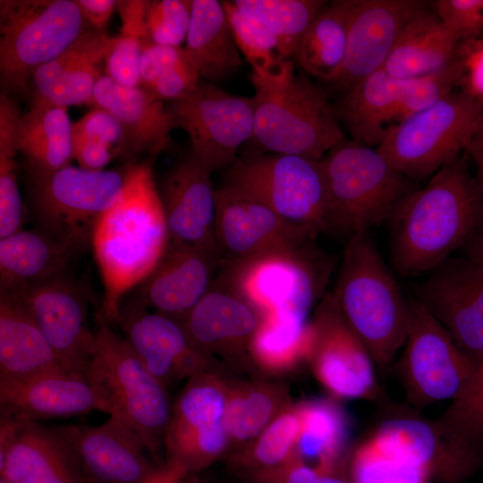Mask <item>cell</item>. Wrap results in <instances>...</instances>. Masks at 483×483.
Here are the masks:
<instances>
[{
    "label": "cell",
    "mask_w": 483,
    "mask_h": 483,
    "mask_svg": "<svg viewBox=\"0 0 483 483\" xmlns=\"http://www.w3.org/2000/svg\"><path fill=\"white\" fill-rule=\"evenodd\" d=\"M96 344L86 376L107 414L132 428L154 452L167 428L171 408L163 386L144 367L125 337L97 316Z\"/></svg>",
    "instance_id": "6"
},
{
    "label": "cell",
    "mask_w": 483,
    "mask_h": 483,
    "mask_svg": "<svg viewBox=\"0 0 483 483\" xmlns=\"http://www.w3.org/2000/svg\"><path fill=\"white\" fill-rule=\"evenodd\" d=\"M352 483H429L419 468L383 451L369 436L352 462Z\"/></svg>",
    "instance_id": "42"
},
{
    "label": "cell",
    "mask_w": 483,
    "mask_h": 483,
    "mask_svg": "<svg viewBox=\"0 0 483 483\" xmlns=\"http://www.w3.org/2000/svg\"><path fill=\"white\" fill-rule=\"evenodd\" d=\"M58 369L67 368L30 314L0 292V380H21Z\"/></svg>",
    "instance_id": "28"
},
{
    "label": "cell",
    "mask_w": 483,
    "mask_h": 483,
    "mask_svg": "<svg viewBox=\"0 0 483 483\" xmlns=\"http://www.w3.org/2000/svg\"><path fill=\"white\" fill-rule=\"evenodd\" d=\"M221 260L218 253L170 240L162 259L127 304L180 320L208 292Z\"/></svg>",
    "instance_id": "20"
},
{
    "label": "cell",
    "mask_w": 483,
    "mask_h": 483,
    "mask_svg": "<svg viewBox=\"0 0 483 483\" xmlns=\"http://www.w3.org/2000/svg\"><path fill=\"white\" fill-rule=\"evenodd\" d=\"M199 80L198 72L184 55L178 62L164 70L147 89H143L158 100L172 102L193 91Z\"/></svg>",
    "instance_id": "51"
},
{
    "label": "cell",
    "mask_w": 483,
    "mask_h": 483,
    "mask_svg": "<svg viewBox=\"0 0 483 483\" xmlns=\"http://www.w3.org/2000/svg\"><path fill=\"white\" fill-rule=\"evenodd\" d=\"M470 154L472 157L474 163L476 165L475 176L477 177L479 183L483 187V148L470 151Z\"/></svg>",
    "instance_id": "58"
},
{
    "label": "cell",
    "mask_w": 483,
    "mask_h": 483,
    "mask_svg": "<svg viewBox=\"0 0 483 483\" xmlns=\"http://www.w3.org/2000/svg\"><path fill=\"white\" fill-rule=\"evenodd\" d=\"M241 54L263 78L281 75L292 63L280 54L275 36L261 23L242 13L233 1L222 2Z\"/></svg>",
    "instance_id": "39"
},
{
    "label": "cell",
    "mask_w": 483,
    "mask_h": 483,
    "mask_svg": "<svg viewBox=\"0 0 483 483\" xmlns=\"http://www.w3.org/2000/svg\"><path fill=\"white\" fill-rule=\"evenodd\" d=\"M211 174L190 152L165 174L159 193L170 240L221 256L215 235Z\"/></svg>",
    "instance_id": "23"
},
{
    "label": "cell",
    "mask_w": 483,
    "mask_h": 483,
    "mask_svg": "<svg viewBox=\"0 0 483 483\" xmlns=\"http://www.w3.org/2000/svg\"><path fill=\"white\" fill-rule=\"evenodd\" d=\"M21 116L15 99L0 95V238L22 229L23 204L18 186L15 160L16 127Z\"/></svg>",
    "instance_id": "37"
},
{
    "label": "cell",
    "mask_w": 483,
    "mask_h": 483,
    "mask_svg": "<svg viewBox=\"0 0 483 483\" xmlns=\"http://www.w3.org/2000/svg\"><path fill=\"white\" fill-rule=\"evenodd\" d=\"M318 483H346L344 480L334 477L328 472L321 473L319 477Z\"/></svg>",
    "instance_id": "60"
},
{
    "label": "cell",
    "mask_w": 483,
    "mask_h": 483,
    "mask_svg": "<svg viewBox=\"0 0 483 483\" xmlns=\"http://www.w3.org/2000/svg\"><path fill=\"white\" fill-rule=\"evenodd\" d=\"M409 322L395 372L414 409L455 398L477 364L416 299L408 301Z\"/></svg>",
    "instance_id": "12"
},
{
    "label": "cell",
    "mask_w": 483,
    "mask_h": 483,
    "mask_svg": "<svg viewBox=\"0 0 483 483\" xmlns=\"http://www.w3.org/2000/svg\"><path fill=\"white\" fill-rule=\"evenodd\" d=\"M114 151L103 144L96 142H83L72 146V157L80 168L90 171L104 170L111 161Z\"/></svg>",
    "instance_id": "53"
},
{
    "label": "cell",
    "mask_w": 483,
    "mask_h": 483,
    "mask_svg": "<svg viewBox=\"0 0 483 483\" xmlns=\"http://www.w3.org/2000/svg\"><path fill=\"white\" fill-rule=\"evenodd\" d=\"M300 417V451L306 457L320 461L318 469L320 474L328 472L339 453L344 436L342 414L332 404L315 402L306 406Z\"/></svg>",
    "instance_id": "40"
},
{
    "label": "cell",
    "mask_w": 483,
    "mask_h": 483,
    "mask_svg": "<svg viewBox=\"0 0 483 483\" xmlns=\"http://www.w3.org/2000/svg\"><path fill=\"white\" fill-rule=\"evenodd\" d=\"M370 437L386 453L423 470L435 483H466L480 468L483 453L455 444L436 419L394 405Z\"/></svg>",
    "instance_id": "15"
},
{
    "label": "cell",
    "mask_w": 483,
    "mask_h": 483,
    "mask_svg": "<svg viewBox=\"0 0 483 483\" xmlns=\"http://www.w3.org/2000/svg\"><path fill=\"white\" fill-rule=\"evenodd\" d=\"M76 251L37 227L0 238V292L68 274Z\"/></svg>",
    "instance_id": "31"
},
{
    "label": "cell",
    "mask_w": 483,
    "mask_h": 483,
    "mask_svg": "<svg viewBox=\"0 0 483 483\" xmlns=\"http://www.w3.org/2000/svg\"><path fill=\"white\" fill-rule=\"evenodd\" d=\"M320 474L307 466H298L290 474L286 483H318Z\"/></svg>",
    "instance_id": "55"
},
{
    "label": "cell",
    "mask_w": 483,
    "mask_h": 483,
    "mask_svg": "<svg viewBox=\"0 0 483 483\" xmlns=\"http://www.w3.org/2000/svg\"><path fill=\"white\" fill-rule=\"evenodd\" d=\"M482 112L483 104L454 89L435 105L390 125L377 149L409 179L428 177L468 149Z\"/></svg>",
    "instance_id": "9"
},
{
    "label": "cell",
    "mask_w": 483,
    "mask_h": 483,
    "mask_svg": "<svg viewBox=\"0 0 483 483\" xmlns=\"http://www.w3.org/2000/svg\"><path fill=\"white\" fill-rule=\"evenodd\" d=\"M269 208L313 234L329 230L320 160L288 154L237 157L224 185Z\"/></svg>",
    "instance_id": "10"
},
{
    "label": "cell",
    "mask_w": 483,
    "mask_h": 483,
    "mask_svg": "<svg viewBox=\"0 0 483 483\" xmlns=\"http://www.w3.org/2000/svg\"><path fill=\"white\" fill-rule=\"evenodd\" d=\"M334 299L375 366L386 371L404 344L409 306L367 233L348 238Z\"/></svg>",
    "instance_id": "3"
},
{
    "label": "cell",
    "mask_w": 483,
    "mask_h": 483,
    "mask_svg": "<svg viewBox=\"0 0 483 483\" xmlns=\"http://www.w3.org/2000/svg\"><path fill=\"white\" fill-rule=\"evenodd\" d=\"M192 0L147 1L145 28L152 42L181 47L186 41L191 20Z\"/></svg>",
    "instance_id": "45"
},
{
    "label": "cell",
    "mask_w": 483,
    "mask_h": 483,
    "mask_svg": "<svg viewBox=\"0 0 483 483\" xmlns=\"http://www.w3.org/2000/svg\"><path fill=\"white\" fill-rule=\"evenodd\" d=\"M435 8L458 42L483 34V0H437Z\"/></svg>",
    "instance_id": "47"
},
{
    "label": "cell",
    "mask_w": 483,
    "mask_h": 483,
    "mask_svg": "<svg viewBox=\"0 0 483 483\" xmlns=\"http://www.w3.org/2000/svg\"><path fill=\"white\" fill-rule=\"evenodd\" d=\"M419 0H356L344 62L329 81L348 90L383 68L404 27L427 12Z\"/></svg>",
    "instance_id": "21"
},
{
    "label": "cell",
    "mask_w": 483,
    "mask_h": 483,
    "mask_svg": "<svg viewBox=\"0 0 483 483\" xmlns=\"http://www.w3.org/2000/svg\"><path fill=\"white\" fill-rule=\"evenodd\" d=\"M90 105L106 110L119 123L123 136L116 155L130 162L143 153L154 158L172 148L174 118L164 101L142 88L122 86L104 74Z\"/></svg>",
    "instance_id": "24"
},
{
    "label": "cell",
    "mask_w": 483,
    "mask_h": 483,
    "mask_svg": "<svg viewBox=\"0 0 483 483\" xmlns=\"http://www.w3.org/2000/svg\"><path fill=\"white\" fill-rule=\"evenodd\" d=\"M320 164L329 229L348 238L389 221L401 202L416 190L377 148L354 140H343Z\"/></svg>",
    "instance_id": "5"
},
{
    "label": "cell",
    "mask_w": 483,
    "mask_h": 483,
    "mask_svg": "<svg viewBox=\"0 0 483 483\" xmlns=\"http://www.w3.org/2000/svg\"><path fill=\"white\" fill-rule=\"evenodd\" d=\"M49 429L79 483H147L157 475L143 439L116 417L97 426L66 424Z\"/></svg>",
    "instance_id": "13"
},
{
    "label": "cell",
    "mask_w": 483,
    "mask_h": 483,
    "mask_svg": "<svg viewBox=\"0 0 483 483\" xmlns=\"http://www.w3.org/2000/svg\"><path fill=\"white\" fill-rule=\"evenodd\" d=\"M462 257L483 263V229L462 249Z\"/></svg>",
    "instance_id": "56"
},
{
    "label": "cell",
    "mask_w": 483,
    "mask_h": 483,
    "mask_svg": "<svg viewBox=\"0 0 483 483\" xmlns=\"http://www.w3.org/2000/svg\"><path fill=\"white\" fill-rule=\"evenodd\" d=\"M0 479L6 483H79L49 427L1 413Z\"/></svg>",
    "instance_id": "27"
},
{
    "label": "cell",
    "mask_w": 483,
    "mask_h": 483,
    "mask_svg": "<svg viewBox=\"0 0 483 483\" xmlns=\"http://www.w3.org/2000/svg\"><path fill=\"white\" fill-rule=\"evenodd\" d=\"M147 483H176V477H174L171 473L167 475L157 474L153 479H151Z\"/></svg>",
    "instance_id": "59"
},
{
    "label": "cell",
    "mask_w": 483,
    "mask_h": 483,
    "mask_svg": "<svg viewBox=\"0 0 483 483\" xmlns=\"http://www.w3.org/2000/svg\"><path fill=\"white\" fill-rule=\"evenodd\" d=\"M75 2L88 25L99 31H104L118 4V1L114 0H75Z\"/></svg>",
    "instance_id": "54"
},
{
    "label": "cell",
    "mask_w": 483,
    "mask_h": 483,
    "mask_svg": "<svg viewBox=\"0 0 483 483\" xmlns=\"http://www.w3.org/2000/svg\"><path fill=\"white\" fill-rule=\"evenodd\" d=\"M215 198V235L222 259H245L299 249L314 235L227 187L216 189Z\"/></svg>",
    "instance_id": "18"
},
{
    "label": "cell",
    "mask_w": 483,
    "mask_h": 483,
    "mask_svg": "<svg viewBox=\"0 0 483 483\" xmlns=\"http://www.w3.org/2000/svg\"><path fill=\"white\" fill-rule=\"evenodd\" d=\"M5 293L30 314L65 368L86 373L96 338L88 324L89 296L80 284L64 274Z\"/></svg>",
    "instance_id": "16"
},
{
    "label": "cell",
    "mask_w": 483,
    "mask_h": 483,
    "mask_svg": "<svg viewBox=\"0 0 483 483\" xmlns=\"http://www.w3.org/2000/svg\"><path fill=\"white\" fill-rule=\"evenodd\" d=\"M255 89L252 138L266 151L321 160L345 140L326 93L293 63L275 78L250 75Z\"/></svg>",
    "instance_id": "4"
},
{
    "label": "cell",
    "mask_w": 483,
    "mask_h": 483,
    "mask_svg": "<svg viewBox=\"0 0 483 483\" xmlns=\"http://www.w3.org/2000/svg\"><path fill=\"white\" fill-rule=\"evenodd\" d=\"M390 222V258L404 277L431 272L483 229V187L462 158L410 193Z\"/></svg>",
    "instance_id": "2"
},
{
    "label": "cell",
    "mask_w": 483,
    "mask_h": 483,
    "mask_svg": "<svg viewBox=\"0 0 483 483\" xmlns=\"http://www.w3.org/2000/svg\"><path fill=\"white\" fill-rule=\"evenodd\" d=\"M483 148V112L478 121L475 131L470 140L468 151H472Z\"/></svg>",
    "instance_id": "57"
},
{
    "label": "cell",
    "mask_w": 483,
    "mask_h": 483,
    "mask_svg": "<svg viewBox=\"0 0 483 483\" xmlns=\"http://www.w3.org/2000/svg\"><path fill=\"white\" fill-rule=\"evenodd\" d=\"M307 244L245 259H222L216 281L233 292L261 320L306 325L318 283Z\"/></svg>",
    "instance_id": "11"
},
{
    "label": "cell",
    "mask_w": 483,
    "mask_h": 483,
    "mask_svg": "<svg viewBox=\"0 0 483 483\" xmlns=\"http://www.w3.org/2000/svg\"><path fill=\"white\" fill-rule=\"evenodd\" d=\"M301 428L300 415L281 416L260 437L256 448L257 458L267 464H274L283 460L293 442L298 439Z\"/></svg>",
    "instance_id": "50"
},
{
    "label": "cell",
    "mask_w": 483,
    "mask_h": 483,
    "mask_svg": "<svg viewBox=\"0 0 483 483\" xmlns=\"http://www.w3.org/2000/svg\"><path fill=\"white\" fill-rule=\"evenodd\" d=\"M416 300L477 364L483 361V263L450 258L414 287Z\"/></svg>",
    "instance_id": "17"
},
{
    "label": "cell",
    "mask_w": 483,
    "mask_h": 483,
    "mask_svg": "<svg viewBox=\"0 0 483 483\" xmlns=\"http://www.w3.org/2000/svg\"><path fill=\"white\" fill-rule=\"evenodd\" d=\"M0 483H6L4 479H0Z\"/></svg>",
    "instance_id": "61"
},
{
    "label": "cell",
    "mask_w": 483,
    "mask_h": 483,
    "mask_svg": "<svg viewBox=\"0 0 483 483\" xmlns=\"http://www.w3.org/2000/svg\"><path fill=\"white\" fill-rule=\"evenodd\" d=\"M407 80L389 75L383 68L348 90L338 111L354 141L378 147L394 123Z\"/></svg>",
    "instance_id": "32"
},
{
    "label": "cell",
    "mask_w": 483,
    "mask_h": 483,
    "mask_svg": "<svg viewBox=\"0 0 483 483\" xmlns=\"http://www.w3.org/2000/svg\"><path fill=\"white\" fill-rule=\"evenodd\" d=\"M91 411L107 414L86 373L58 369L21 380H0V413L39 422Z\"/></svg>",
    "instance_id": "22"
},
{
    "label": "cell",
    "mask_w": 483,
    "mask_h": 483,
    "mask_svg": "<svg viewBox=\"0 0 483 483\" xmlns=\"http://www.w3.org/2000/svg\"><path fill=\"white\" fill-rule=\"evenodd\" d=\"M457 44L440 19L427 11L404 27L383 69L399 80L430 73L450 62Z\"/></svg>",
    "instance_id": "34"
},
{
    "label": "cell",
    "mask_w": 483,
    "mask_h": 483,
    "mask_svg": "<svg viewBox=\"0 0 483 483\" xmlns=\"http://www.w3.org/2000/svg\"><path fill=\"white\" fill-rule=\"evenodd\" d=\"M153 157L124 165V185L115 202L97 219L91 238L103 286L98 313L114 324L125 295L154 271L170 242Z\"/></svg>",
    "instance_id": "1"
},
{
    "label": "cell",
    "mask_w": 483,
    "mask_h": 483,
    "mask_svg": "<svg viewBox=\"0 0 483 483\" xmlns=\"http://www.w3.org/2000/svg\"><path fill=\"white\" fill-rule=\"evenodd\" d=\"M437 420L455 444L483 453V361Z\"/></svg>",
    "instance_id": "41"
},
{
    "label": "cell",
    "mask_w": 483,
    "mask_h": 483,
    "mask_svg": "<svg viewBox=\"0 0 483 483\" xmlns=\"http://www.w3.org/2000/svg\"><path fill=\"white\" fill-rule=\"evenodd\" d=\"M244 14L266 27L276 38L280 54L296 58L301 38L328 4L323 0H234Z\"/></svg>",
    "instance_id": "36"
},
{
    "label": "cell",
    "mask_w": 483,
    "mask_h": 483,
    "mask_svg": "<svg viewBox=\"0 0 483 483\" xmlns=\"http://www.w3.org/2000/svg\"><path fill=\"white\" fill-rule=\"evenodd\" d=\"M271 411V400L263 394L253 393L225 407L224 424L230 435L239 439L249 438L261 430Z\"/></svg>",
    "instance_id": "46"
},
{
    "label": "cell",
    "mask_w": 483,
    "mask_h": 483,
    "mask_svg": "<svg viewBox=\"0 0 483 483\" xmlns=\"http://www.w3.org/2000/svg\"><path fill=\"white\" fill-rule=\"evenodd\" d=\"M72 127L67 108L32 102L16 127L17 148L25 158L26 171L51 173L69 165L73 159Z\"/></svg>",
    "instance_id": "33"
},
{
    "label": "cell",
    "mask_w": 483,
    "mask_h": 483,
    "mask_svg": "<svg viewBox=\"0 0 483 483\" xmlns=\"http://www.w3.org/2000/svg\"><path fill=\"white\" fill-rule=\"evenodd\" d=\"M26 172L37 228L77 250L90 244L97 219L119 198L125 179L124 166L90 171L69 165L51 173Z\"/></svg>",
    "instance_id": "8"
},
{
    "label": "cell",
    "mask_w": 483,
    "mask_h": 483,
    "mask_svg": "<svg viewBox=\"0 0 483 483\" xmlns=\"http://www.w3.org/2000/svg\"><path fill=\"white\" fill-rule=\"evenodd\" d=\"M183 47L200 80L214 84L233 76L242 64L222 2L192 0L191 20Z\"/></svg>",
    "instance_id": "29"
},
{
    "label": "cell",
    "mask_w": 483,
    "mask_h": 483,
    "mask_svg": "<svg viewBox=\"0 0 483 483\" xmlns=\"http://www.w3.org/2000/svg\"><path fill=\"white\" fill-rule=\"evenodd\" d=\"M177 321L202 353L253 336L260 324L256 311L216 279L202 299Z\"/></svg>",
    "instance_id": "30"
},
{
    "label": "cell",
    "mask_w": 483,
    "mask_h": 483,
    "mask_svg": "<svg viewBox=\"0 0 483 483\" xmlns=\"http://www.w3.org/2000/svg\"><path fill=\"white\" fill-rule=\"evenodd\" d=\"M114 37L91 28L32 75V102L68 108L90 104L94 89L103 76L100 66L106 62Z\"/></svg>",
    "instance_id": "26"
},
{
    "label": "cell",
    "mask_w": 483,
    "mask_h": 483,
    "mask_svg": "<svg viewBox=\"0 0 483 483\" xmlns=\"http://www.w3.org/2000/svg\"><path fill=\"white\" fill-rule=\"evenodd\" d=\"M147 370L163 386L199 369L201 352L181 324L165 315L123 303L114 322Z\"/></svg>",
    "instance_id": "25"
},
{
    "label": "cell",
    "mask_w": 483,
    "mask_h": 483,
    "mask_svg": "<svg viewBox=\"0 0 483 483\" xmlns=\"http://www.w3.org/2000/svg\"><path fill=\"white\" fill-rule=\"evenodd\" d=\"M458 79L459 65L453 55L450 62L442 68L407 80L393 124L445 98L457 87Z\"/></svg>",
    "instance_id": "44"
},
{
    "label": "cell",
    "mask_w": 483,
    "mask_h": 483,
    "mask_svg": "<svg viewBox=\"0 0 483 483\" xmlns=\"http://www.w3.org/2000/svg\"><path fill=\"white\" fill-rule=\"evenodd\" d=\"M184 55L182 47L160 45L145 38L140 60V87L147 89L164 70L178 62Z\"/></svg>",
    "instance_id": "52"
},
{
    "label": "cell",
    "mask_w": 483,
    "mask_h": 483,
    "mask_svg": "<svg viewBox=\"0 0 483 483\" xmlns=\"http://www.w3.org/2000/svg\"><path fill=\"white\" fill-rule=\"evenodd\" d=\"M312 339L311 326L263 320L252 336L255 354L270 365H283L309 353Z\"/></svg>",
    "instance_id": "43"
},
{
    "label": "cell",
    "mask_w": 483,
    "mask_h": 483,
    "mask_svg": "<svg viewBox=\"0 0 483 483\" xmlns=\"http://www.w3.org/2000/svg\"><path fill=\"white\" fill-rule=\"evenodd\" d=\"M122 129L117 120L106 110L93 106L72 127V148L83 142H96L116 149L122 140ZM115 155L116 152L114 151Z\"/></svg>",
    "instance_id": "49"
},
{
    "label": "cell",
    "mask_w": 483,
    "mask_h": 483,
    "mask_svg": "<svg viewBox=\"0 0 483 483\" xmlns=\"http://www.w3.org/2000/svg\"><path fill=\"white\" fill-rule=\"evenodd\" d=\"M356 0L328 4L306 30L295 60L312 75L331 81L345 59Z\"/></svg>",
    "instance_id": "35"
},
{
    "label": "cell",
    "mask_w": 483,
    "mask_h": 483,
    "mask_svg": "<svg viewBox=\"0 0 483 483\" xmlns=\"http://www.w3.org/2000/svg\"><path fill=\"white\" fill-rule=\"evenodd\" d=\"M87 25L75 0H1L2 92L29 94L37 69L64 52Z\"/></svg>",
    "instance_id": "7"
},
{
    "label": "cell",
    "mask_w": 483,
    "mask_h": 483,
    "mask_svg": "<svg viewBox=\"0 0 483 483\" xmlns=\"http://www.w3.org/2000/svg\"><path fill=\"white\" fill-rule=\"evenodd\" d=\"M147 1H118L120 34L114 37L106 55V75L124 87H140V60L142 41L148 38L145 28Z\"/></svg>",
    "instance_id": "38"
},
{
    "label": "cell",
    "mask_w": 483,
    "mask_h": 483,
    "mask_svg": "<svg viewBox=\"0 0 483 483\" xmlns=\"http://www.w3.org/2000/svg\"><path fill=\"white\" fill-rule=\"evenodd\" d=\"M311 329L309 353L324 386L341 397L377 399L375 363L343 318L333 294L321 302Z\"/></svg>",
    "instance_id": "19"
},
{
    "label": "cell",
    "mask_w": 483,
    "mask_h": 483,
    "mask_svg": "<svg viewBox=\"0 0 483 483\" xmlns=\"http://www.w3.org/2000/svg\"><path fill=\"white\" fill-rule=\"evenodd\" d=\"M168 108L176 127L188 134L191 153L210 173L232 165L241 145L252 138L253 97L235 96L200 80L193 91L170 102Z\"/></svg>",
    "instance_id": "14"
},
{
    "label": "cell",
    "mask_w": 483,
    "mask_h": 483,
    "mask_svg": "<svg viewBox=\"0 0 483 483\" xmlns=\"http://www.w3.org/2000/svg\"><path fill=\"white\" fill-rule=\"evenodd\" d=\"M459 65V90L483 104V34L458 42L454 54Z\"/></svg>",
    "instance_id": "48"
}]
</instances>
